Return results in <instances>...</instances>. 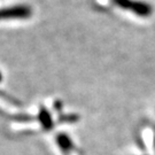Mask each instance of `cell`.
Here are the masks:
<instances>
[{
  "label": "cell",
  "mask_w": 155,
  "mask_h": 155,
  "mask_svg": "<svg viewBox=\"0 0 155 155\" xmlns=\"http://www.w3.org/2000/svg\"><path fill=\"white\" fill-rule=\"evenodd\" d=\"M114 2L121 8L132 11L134 14L139 16H150L152 14V7L143 1H136V0H114Z\"/></svg>",
  "instance_id": "obj_1"
},
{
  "label": "cell",
  "mask_w": 155,
  "mask_h": 155,
  "mask_svg": "<svg viewBox=\"0 0 155 155\" xmlns=\"http://www.w3.org/2000/svg\"><path fill=\"white\" fill-rule=\"evenodd\" d=\"M31 11L30 8L25 6H16V7H11L0 11V18H20V17H28L30 16Z\"/></svg>",
  "instance_id": "obj_2"
},
{
  "label": "cell",
  "mask_w": 155,
  "mask_h": 155,
  "mask_svg": "<svg viewBox=\"0 0 155 155\" xmlns=\"http://www.w3.org/2000/svg\"><path fill=\"white\" fill-rule=\"evenodd\" d=\"M56 141H58V145L60 146V148H61L64 153H69L70 150H72V143L70 138L66 136V134H60V136H58L56 137Z\"/></svg>",
  "instance_id": "obj_3"
},
{
  "label": "cell",
  "mask_w": 155,
  "mask_h": 155,
  "mask_svg": "<svg viewBox=\"0 0 155 155\" xmlns=\"http://www.w3.org/2000/svg\"><path fill=\"white\" fill-rule=\"evenodd\" d=\"M39 117H40V121L43 123V125H44L46 129H51V127H52V120H51L50 114L45 110V109L41 110Z\"/></svg>",
  "instance_id": "obj_4"
}]
</instances>
